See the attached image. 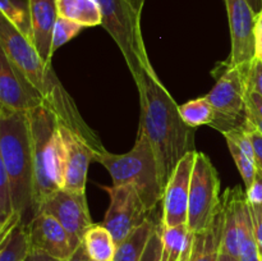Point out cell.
I'll use <instances>...</instances> for the list:
<instances>
[{"label": "cell", "mask_w": 262, "mask_h": 261, "mask_svg": "<svg viewBox=\"0 0 262 261\" xmlns=\"http://www.w3.org/2000/svg\"><path fill=\"white\" fill-rule=\"evenodd\" d=\"M141 104L140 128L145 130L155 151L161 183L165 189L177 164L194 148V132L181 117L179 105L154 69L145 71L138 81Z\"/></svg>", "instance_id": "obj_1"}, {"label": "cell", "mask_w": 262, "mask_h": 261, "mask_svg": "<svg viewBox=\"0 0 262 261\" xmlns=\"http://www.w3.org/2000/svg\"><path fill=\"white\" fill-rule=\"evenodd\" d=\"M0 50L42 95L45 105L55 113L61 124L86 137L100 153L106 150L79 114L72 96L55 76L53 66L41 58L33 44L4 15L0 17Z\"/></svg>", "instance_id": "obj_2"}, {"label": "cell", "mask_w": 262, "mask_h": 261, "mask_svg": "<svg viewBox=\"0 0 262 261\" xmlns=\"http://www.w3.org/2000/svg\"><path fill=\"white\" fill-rule=\"evenodd\" d=\"M0 161L12 187L15 212L33 217V159L28 113L0 107ZM26 224V223H25Z\"/></svg>", "instance_id": "obj_3"}, {"label": "cell", "mask_w": 262, "mask_h": 261, "mask_svg": "<svg viewBox=\"0 0 262 261\" xmlns=\"http://www.w3.org/2000/svg\"><path fill=\"white\" fill-rule=\"evenodd\" d=\"M33 159V216L45 200L63 188L64 143L55 113L41 105L28 113Z\"/></svg>", "instance_id": "obj_4"}, {"label": "cell", "mask_w": 262, "mask_h": 261, "mask_svg": "<svg viewBox=\"0 0 262 261\" xmlns=\"http://www.w3.org/2000/svg\"><path fill=\"white\" fill-rule=\"evenodd\" d=\"M94 161L100 163L109 171L113 186H135L151 211L163 201L164 187L159 164L150 140L142 128H138L132 150L120 155L104 150L95 156Z\"/></svg>", "instance_id": "obj_5"}, {"label": "cell", "mask_w": 262, "mask_h": 261, "mask_svg": "<svg viewBox=\"0 0 262 261\" xmlns=\"http://www.w3.org/2000/svg\"><path fill=\"white\" fill-rule=\"evenodd\" d=\"M146 0H97L101 9L102 27L119 46L133 79L154 69L146 51L141 30V17Z\"/></svg>", "instance_id": "obj_6"}, {"label": "cell", "mask_w": 262, "mask_h": 261, "mask_svg": "<svg viewBox=\"0 0 262 261\" xmlns=\"http://www.w3.org/2000/svg\"><path fill=\"white\" fill-rule=\"evenodd\" d=\"M250 68L227 66L206 99L215 110L211 125L224 133L247 125V94Z\"/></svg>", "instance_id": "obj_7"}, {"label": "cell", "mask_w": 262, "mask_h": 261, "mask_svg": "<svg viewBox=\"0 0 262 261\" xmlns=\"http://www.w3.org/2000/svg\"><path fill=\"white\" fill-rule=\"evenodd\" d=\"M222 207L220 178L210 158L197 151L192 170L187 225L196 234L210 227Z\"/></svg>", "instance_id": "obj_8"}, {"label": "cell", "mask_w": 262, "mask_h": 261, "mask_svg": "<svg viewBox=\"0 0 262 261\" xmlns=\"http://www.w3.org/2000/svg\"><path fill=\"white\" fill-rule=\"evenodd\" d=\"M110 197V205L102 224L109 229L115 242L124 241L136 228L151 219V210L143 201L138 189L132 184L104 186Z\"/></svg>", "instance_id": "obj_9"}, {"label": "cell", "mask_w": 262, "mask_h": 261, "mask_svg": "<svg viewBox=\"0 0 262 261\" xmlns=\"http://www.w3.org/2000/svg\"><path fill=\"white\" fill-rule=\"evenodd\" d=\"M38 212L55 217L68 232L74 248L83 242V235L94 223L91 220L86 193L59 189L42 202Z\"/></svg>", "instance_id": "obj_10"}, {"label": "cell", "mask_w": 262, "mask_h": 261, "mask_svg": "<svg viewBox=\"0 0 262 261\" xmlns=\"http://www.w3.org/2000/svg\"><path fill=\"white\" fill-rule=\"evenodd\" d=\"M232 51L228 66L250 68L255 60L256 13L247 0H225Z\"/></svg>", "instance_id": "obj_11"}, {"label": "cell", "mask_w": 262, "mask_h": 261, "mask_svg": "<svg viewBox=\"0 0 262 261\" xmlns=\"http://www.w3.org/2000/svg\"><path fill=\"white\" fill-rule=\"evenodd\" d=\"M197 151L187 154L174 169L164 189L161 227L187 224L192 170Z\"/></svg>", "instance_id": "obj_12"}, {"label": "cell", "mask_w": 262, "mask_h": 261, "mask_svg": "<svg viewBox=\"0 0 262 261\" xmlns=\"http://www.w3.org/2000/svg\"><path fill=\"white\" fill-rule=\"evenodd\" d=\"M64 143L63 189L86 193L89 165L100 151L82 135L60 123Z\"/></svg>", "instance_id": "obj_13"}, {"label": "cell", "mask_w": 262, "mask_h": 261, "mask_svg": "<svg viewBox=\"0 0 262 261\" xmlns=\"http://www.w3.org/2000/svg\"><path fill=\"white\" fill-rule=\"evenodd\" d=\"M43 104L42 95L0 50V107L30 113Z\"/></svg>", "instance_id": "obj_14"}, {"label": "cell", "mask_w": 262, "mask_h": 261, "mask_svg": "<svg viewBox=\"0 0 262 261\" xmlns=\"http://www.w3.org/2000/svg\"><path fill=\"white\" fill-rule=\"evenodd\" d=\"M27 227L31 251H37L66 261L76 250L66 228L46 212L36 214Z\"/></svg>", "instance_id": "obj_15"}, {"label": "cell", "mask_w": 262, "mask_h": 261, "mask_svg": "<svg viewBox=\"0 0 262 261\" xmlns=\"http://www.w3.org/2000/svg\"><path fill=\"white\" fill-rule=\"evenodd\" d=\"M222 202L224 210V227L220 250L239 258V237L245 217L250 211V204L246 192L238 186L228 188L223 194Z\"/></svg>", "instance_id": "obj_16"}, {"label": "cell", "mask_w": 262, "mask_h": 261, "mask_svg": "<svg viewBox=\"0 0 262 261\" xmlns=\"http://www.w3.org/2000/svg\"><path fill=\"white\" fill-rule=\"evenodd\" d=\"M31 15L32 44L48 64H51L53 51V33L58 20L56 0H28Z\"/></svg>", "instance_id": "obj_17"}, {"label": "cell", "mask_w": 262, "mask_h": 261, "mask_svg": "<svg viewBox=\"0 0 262 261\" xmlns=\"http://www.w3.org/2000/svg\"><path fill=\"white\" fill-rule=\"evenodd\" d=\"M163 252L161 261H191L193 251L194 233L187 224L176 227H161Z\"/></svg>", "instance_id": "obj_18"}, {"label": "cell", "mask_w": 262, "mask_h": 261, "mask_svg": "<svg viewBox=\"0 0 262 261\" xmlns=\"http://www.w3.org/2000/svg\"><path fill=\"white\" fill-rule=\"evenodd\" d=\"M223 227H224V210L222 202V207L210 227L194 235L191 261H217L220 247H222Z\"/></svg>", "instance_id": "obj_19"}, {"label": "cell", "mask_w": 262, "mask_h": 261, "mask_svg": "<svg viewBox=\"0 0 262 261\" xmlns=\"http://www.w3.org/2000/svg\"><path fill=\"white\" fill-rule=\"evenodd\" d=\"M58 14L83 27H94L102 23L97 0H56Z\"/></svg>", "instance_id": "obj_20"}, {"label": "cell", "mask_w": 262, "mask_h": 261, "mask_svg": "<svg viewBox=\"0 0 262 261\" xmlns=\"http://www.w3.org/2000/svg\"><path fill=\"white\" fill-rule=\"evenodd\" d=\"M158 225L151 219L146 220L142 225L136 228L124 241L117 245L113 261H141L151 235Z\"/></svg>", "instance_id": "obj_21"}, {"label": "cell", "mask_w": 262, "mask_h": 261, "mask_svg": "<svg viewBox=\"0 0 262 261\" xmlns=\"http://www.w3.org/2000/svg\"><path fill=\"white\" fill-rule=\"evenodd\" d=\"M83 245L94 261H113L117 242L104 224H92L83 235Z\"/></svg>", "instance_id": "obj_22"}, {"label": "cell", "mask_w": 262, "mask_h": 261, "mask_svg": "<svg viewBox=\"0 0 262 261\" xmlns=\"http://www.w3.org/2000/svg\"><path fill=\"white\" fill-rule=\"evenodd\" d=\"M31 252L28 227L19 223L0 238V261H26Z\"/></svg>", "instance_id": "obj_23"}, {"label": "cell", "mask_w": 262, "mask_h": 261, "mask_svg": "<svg viewBox=\"0 0 262 261\" xmlns=\"http://www.w3.org/2000/svg\"><path fill=\"white\" fill-rule=\"evenodd\" d=\"M0 12L22 35L32 42L28 0H0Z\"/></svg>", "instance_id": "obj_24"}, {"label": "cell", "mask_w": 262, "mask_h": 261, "mask_svg": "<svg viewBox=\"0 0 262 261\" xmlns=\"http://www.w3.org/2000/svg\"><path fill=\"white\" fill-rule=\"evenodd\" d=\"M181 117L189 127L196 128L204 124H211L215 118V110L206 96L191 100L179 105Z\"/></svg>", "instance_id": "obj_25"}, {"label": "cell", "mask_w": 262, "mask_h": 261, "mask_svg": "<svg viewBox=\"0 0 262 261\" xmlns=\"http://www.w3.org/2000/svg\"><path fill=\"white\" fill-rule=\"evenodd\" d=\"M239 261H261V252L253 229V220L250 211L243 222L242 232L239 237Z\"/></svg>", "instance_id": "obj_26"}, {"label": "cell", "mask_w": 262, "mask_h": 261, "mask_svg": "<svg viewBox=\"0 0 262 261\" xmlns=\"http://www.w3.org/2000/svg\"><path fill=\"white\" fill-rule=\"evenodd\" d=\"M227 143L228 147H229L230 154H232L233 160H234L235 165H237L238 170H239L241 176H242L243 182H245L246 189L250 188L251 184L253 183L256 173H257L256 161L253 160V159H251L248 155H246L235 143L230 142V141H227Z\"/></svg>", "instance_id": "obj_27"}, {"label": "cell", "mask_w": 262, "mask_h": 261, "mask_svg": "<svg viewBox=\"0 0 262 261\" xmlns=\"http://www.w3.org/2000/svg\"><path fill=\"white\" fill-rule=\"evenodd\" d=\"M82 28H83V26L78 25V23L73 22V20L67 19V18L59 15L53 33L54 53H55L60 46H63L64 44H67L68 41H71L72 38L76 37V36L81 32Z\"/></svg>", "instance_id": "obj_28"}, {"label": "cell", "mask_w": 262, "mask_h": 261, "mask_svg": "<svg viewBox=\"0 0 262 261\" xmlns=\"http://www.w3.org/2000/svg\"><path fill=\"white\" fill-rule=\"evenodd\" d=\"M161 252H163V243H161L160 227L155 229L151 235L148 245L146 247L141 261H161Z\"/></svg>", "instance_id": "obj_29"}, {"label": "cell", "mask_w": 262, "mask_h": 261, "mask_svg": "<svg viewBox=\"0 0 262 261\" xmlns=\"http://www.w3.org/2000/svg\"><path fill=\"white\" fill-rule=\"evenodd\" d=\"M248 90L262 96V61L255 59L248 74Z\"/></svg>", "instance_id": "obj_30"}, {"label": "cell", "mask_w": 262, "mask_h": 261, "mask_svg": "<svg viewBox=\"0 0 262 261\" xmlns=\"http://www.w3.org/2000/svg\"><path fill=\"white\" fill-rule=\"evenodd\" d=\"M248 204L251 205H262V171L258 170L256 173L253 183L250 188L246 189Z\"/></svg>", "instance_id": "obj_31"}, {"label": "cell", "mask_w": 262, "mask_h": 261, "mask_svg": "<svg viewBox=\"0 0 262 261\" xmlns=\"http://www.w3.org/2000/svg\"><path fill=\"white\" fill-rule=\"evenodd\" d=\"M251 215L253 220V229H255V237L257 241L258 248L262 253V205H251Z\"/></svg>", "instance_id": "obj_32"}, {"label": "cell", "mask_w": 262, "mask_h": 261, "mask_svg": "<svg viewBox=\"0 0 262 261\" xmlns=\"http://www.w3.org/2000/svg\"><path fill=\"white\" fill-rule=\"evenodd\" d=\"M247 125L250 127L251 138H252L253 148H255L256 166H257L258 170L262 171V133L258 132V130L255 129L253 127H251L248 123H247Z\"/></svg>", "instance_id": "obj_33"}, {"label": "cell", "mask_w": 262, "mask_h": 261, "mask_svg": "<svg viewBox=\"0 0 262 261\" xmlns=\"http://www.w3.org/2000/svg\"><path fill=\"white\" fill-rule=\"evenodd\" d=\"M247 107L252 114L262 119V96L257 92L248 90L247 94Z\"/></svg>", "instance_id": "obj_34"}, {"label": "cell", "mask_w": 262, "mask_h": 261, "mask_svg": "<svg viewBox=\"0 0 262 261\" xmlns=\"http://www.w3.org/2000/svg\"><path fill=\"white\" fill-rule=\"evenodd\" d=\"M255 59L262 61V10L256 15L255 25Z\"/></svg>", "instance_id": "obj_35"}, {"label": "cell", "mask_w": 262, "mask_h": 261, "mask_svg": "<svg viewBox=\"0 0 262 261\" xmlns=\"http://www.w3.org/2000/svg\"><path fill=\"white\" fill-rule=\"evenodd\" d=\"M90 260H91V258H90L86 247H84L83 242H82L81 245L74 250V252L72 253L71 257L66 261H90Z\"/></svg>", "instance_id": "obj_36"}, {"label": "cell", "mask_w": 262, "mask_h": 261, "mask_svg": "<svg viewBox=\"0 0 262 261\" xmlns=\"http://www.w3.org/2000/svg\"><path fill=\"white\" fill-rule=\"evenodd\" d=\"M26 261H61L59 258L53 257L50 255H46V253L37 252V251H31L30 255L27 256Z\"/></svg>", "instance_id": "obj_37"}, {"label": "cell", "mask_w": 262, "mask_h": 261, "mask_svg": "<svg viewBox=\"0 0 262 261\" xmlns=\"http://www.w3.org/2000/svg\"><path fill=\"white\" fill-rule=\"evenodd\" d=\"M247 123L251 125V127H253L255 129H257L258 132L262 133V119L261 118L256 117L255 114H252V113L248 110V107H247Z\"/></svg>", "instance_id": "obj_38"}, {"label": "cell", "mask_w": 262, "mask_h": 261, "mask_svg": "<svg viewBox=\"0 0 262 261\" xmlns=\"http://www.w3.org/2000/svg\"><path fill=\"white\" fill-rule=\"evenodd\" d=\"M217 261H239V258L234 257V256L229 255V253H227V252H224V251L220 250Z\"/></svg>", "instance_id": "obj_39"}, {"label": "cell", "mask_w": 262, "mask_h": 261, "mask_svg": "<svg viewBox=\"0 0 262 261\" xmlns=\"http://www.w3.org/2000/svg\"><path fill=\"white\" fill-rule=\"evenodd\" d=\"M247 2L256 14H258V13L262 10V0H247Z\"/></svg>", "instance_id": "obj_40"}, {"label": "cell", "mask_w": 262, "mask_h": 261, "mask_svg": "<svg viewBox=\"0 0 262 261\" xmlns=\"http://www.w3.org/2000/svg\"><path fill=\"white\" fill-rule=\"evenodd\" d=\"M261 261H262V253H261Z\"/></svg>", "instance_id": "obj_41"}, {"label": "cell", "mask_w": 262, "mask_h": 261, "mask_svg": "<svg viewBox=\"0 0 262 261\" xmlns=\"http://www.w3.org/2000/svg\"><path fill=\"white\" fill-rule=\"evenodd\" d=\"M90 261H94V260H90Z\"/></svg>", "instance_id": "obj_42"}]
</instances>
